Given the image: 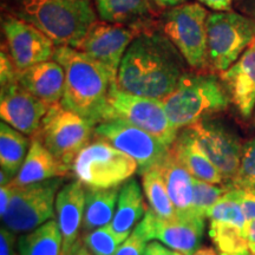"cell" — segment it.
Returning a JSON list of instances; mask_svg holds the SVG:
<instances>
[{"mask_svg":"<svg viewBox=\"0 0 255 255\" xmlns=\"http://www.w3.org/2000/svg\"><path fill=\"white\" fill-rule=\"evenodd\" d=\"M186 60L163 32H139L121 63L117 88L129 94L162 101L186 75Z\"/></svg>","mask_w":255,"mask_h":255,"instance_id":"cell-1","label":"cell"},{"mask_svg":"<svg viewBox=\"0 0 255 255\" xmlns=\"http://www.w3.org/2000/svg\"><path fill=\"white\" fill-rule=\"evenodd\" d=\"M65 71L60 104L94 126L104 122L111 85L109 73L87 53L71 46H57L53 58Z\"/></svg>","mask_w":255,"mask_h":255,"instance_id":"cell-2","label":"cell"},{"mask_svg":"<svg viewBox=\"0 0 255 255\" xmlns=\"http://www.w3.org/2000/svg\"><path fill=\"white\" fill-rule=\"evenodd\" d=\"M1 8L39 28L57 46L77 49L96 21L95 0H1Z\"/></svg>","mask_w":255,"mask_h":255,"instance_id":"cell-3","label":"cell"},{"mask_svg":"<svg viewBox=\"0 0 255 255\" xmlns=\"http://www.w3.org/2000/svg\"><path fill=\"white\" fill-rule=\"evenodd\" d=\"M229 95L215 76L186 73L176 88L162 100L168 119L180 130L205 121L228 108Z\"/></svg>","mask_w":255,"mask_h":255,"instance_id":"cell-4","label":"cell"},{"mask_svg":"<svg viewBox=\"0 0 255 255\" xmlns=\"http://www.w3.org/2000/svg\"><path fill=\"white\" fill-rule=\"evenodd\" d=\"M71 171L85 187L109 189L122 187L138 173V164L110 143L97 138L77 155Z\"/></svg>","mask_w":255,"mask_h":255,"instance_id":"cell-5","label":"cell"},{"mask_svg":"<svg viewBox=\"0 0 255 255\" xmlns=\"http://www.w3.org/2000/svg\"><path fill=\"white\" fill-rule=\"evenodd\" d=\"M207 18V9L199 2L175 6L161 15L162 32L196 71L209 66Z\"/></svg>","mask_w":255,"mask_h":255,"instance_id":"cell-6","label":"cell"},{"mask_svg":"<svg viewBox=\"0 0 255 255\" xmlns=\"http://www.w3.org/2000/svg\"><path fill=\"white\" fill-rule=\"evenodd\" d=\"M255 39V19L238 12H214L207 18L209 66L226 71Z\"/></svg>","mask_w":255,"mask_h":255,"instance_id":"cell-7","label":"cell"},{"mask_svg":"<svg viewBox=\"0 0 255 255\" xmlns=\"http://www.w3.org/2000/svg\"><path fill=\"white\" fill-rule=\"evenodd\" d=\"M95 128L91 122L62 104L50 105L36 136L63 163L72 167L77 155L90 143Z\"/></svg>","mask_w":255,"mask_h":255,"instance_id":"cell-8","label":"cell"},{"mask_svg":"<svg viewBox=\"0 0 255 255\" xmlns=\"http://www.w3.org/2000/svg\"><path fill=\"white\" fill-rule=\"evenodd\" d=\"M64 177L14 187L2 226L13 232L28 233L56 218V197L64 186Z\"/></svg>","mask_w":255,"mask_h":255,"instance_id":"cell-9","label":"cell"},{"mask_svg":"<svg viewBox=\"0 0 255 255\" xmlns=\"http://www.w3.org/2000/svg\"><path fill=\"white\" fill-rule=\"evenodd\" d=\"M119 119L157 137L168 146L173 145L178 135L168 119L162 101L129 94L117 85H111L105 121Z\"/></svg>","mask_w":255,"mask_h":255,"instance_id":"cell-10","label":"cell"},{"mask_svg":"<svg viewBox=\"0 0 255 255\" xmlns=\"http://www.w3.org/2000/svg\"><path fill=\"white\" fill-rule=\"evenodd\" d=\"M95 136L135 159L139 175L158 167L171 148L151 133L119 119L97 124Z\"/></svg>","mask_w":255,"mask_h":255,"instance_id":"cell-11","label":"cell"},{"mask_svg":"<svg viewBox=\"0 0 255 255\" xmlns=\"http://www.w3.org/2000/svg\"><path fill=\"white\" fill-rule=\"evenodd\" d=\"M138 33L139 31L131 26L96 20L77 49L101 64L116 85L123 57Z\"/></svg>","mask_w":255,"mask_h":255,"instance_id":"cell-12","label":"cell"},{"mask_svg":"<svg viewBox=\"0 0 255 255\" xmlns=\"http://www.w3.org/2000/svg\"><path fill=\"white\" fill-rule=\"evenodd\" d=\"M1 27L8 55L18 71L53 58L56 44L39 28L5 13Z\"/></svg>","mask_w":255,"mask_h":255,"instance_id":"cell-13","label":"cell"},{"mask_svg":"<svg viewBox=\"0 0 255 255\" xmlns=\"http://www.w3.org/2000/svg\"><path fill=\"white\" fill-rule=\"evenodd\" d=\"M146 241L156 240L183 255H193L200 250L205 232V219L191 216L187 219H159L149 208L135 228Z\"/></svg>","mask_w":255,"mask_h":255,"instance_id":"cell-14","label":"cell"},{"mask_svg":"<svg viewBox=\"0 0 255 255\" xmlns=\"http://www.w3.org/2000/svg\"><path fill=\"white\" fill-rule=\"evenodd\" d=\"M188 128L201 150L218 168L225 183L231 182L238 173L244 149L239 137L218 122L201 121Z\"/></svg>","mask_w":255,"mask_h":255,"instance_id":"cell-15","label":"cell"},{"mask_svg":"<svg viewBox=\"0 0 255 255\" xmlns=\"http://www.w3.org/2000/svg\"><path fill=\"white\" fill-rule=\"evenodd\" d=\"M0 117L2 122L26 136H36L50 105L21 87L18 82L1 88Z\"/></svg>","mask_w":255,"mask_h":255,"instance_id":"cell-16","label":"cell"},{"mask_svg":"<svg viewBox=\"0 0 255 255\" xmlns=\"http://www.w3.org/2000/svg\"><path fill=\"white\" fill-rule=\"evenodd\" d=\"M87 190L81 181L75 180L64 184L56 197V220L63 237L62 253L68 254L79 242Z\"/></svg>","mask_w":255,"mask_h":255,"instance_id":"cell-17","label":"cell"},{"mask_svg":"<svg viewBox=\"0 0 255 255\" xmlns=\"http://www.w3.org/2000/svg\"><path fill=\"white\" fill-rule=\"evenodd\" d=\"M220 78L241 116L251 117L255 108V39Z\"/></svg>","mask_w":255,"mask_h":255,"instance_id":"cell-18","label":"cell"},{"mask_svg":"<svg viewBox=\"0 0 255 255\" xmlns=\"http://www.w3.org/2000/svg\"><path fill=\"white\" fill-rule=\"evenodd\" d=\"M17 81L46 104H58L63 97L65 71L58 62L51 59L18 71Z\"/></svg>","mask_w":255,"mask_h":255,"instance_id":"cell-19","label":"cell"},{"mask_svg":"<svg viewBox=\"0 0 255 255\" xmlns=\"http://www.w3.org/2000/svg\"><path fill=\"white\" fill-rule=\"evenodd\" d=\"M72 171L69 165L51 154L38 137H33L23 167L11 183L14 187L27 186L51 178L66 177Z\"/></svg>","mask_w":255,"mask_h":255,"instance_id":"cell-20","label":"cell"},{"mask_svg":"<svg viewBox=\"0 0 255 255\" xmlns=\"http://www.w3.org/2000/svg\"><path fill=\"white\" fill-rule=\"evenodd\" d=\"M159 169L163 175L171 202L176 209L177 219L196 216L193 213L194 176L176 158L171 148L163 162L159 164Z\"/></svg>","mask_w":255,"mask_h":255,"instance_id":"cell-21","label":"cell"},{"mask_svg":"<svg viewBox=\"0 0 255 255\" xmlns=\"http://www.w3.org/2000/svg\"><path fill=\"white\" fill-rule=\"evenodd\" d=\"M152 0H95L101 20L131 26L139 32L150 27L156 17Z\"/></svg>","mask_w":255,"mask_h":255,"instance_id":"cell-22","label":"cell"},{"mask_svg":"<svg viewBox=\"0 0 255 255\" xmlns=\"http://www.w3.org/2000/svg\"><path fill=\"white\" fill-rule=\"evenodd\" d=\"M148 209L138 181L131 177L121 187L116 213L109 227L126 241L144 218Z\"/></svg>","mask_w":255,"mask_h":255,"instance_id":"cell-23","label":"cell"},{"mask_svg":"<svg viewBox=\"0 0 255 255\" xmlns=\"http://www.w3.org/2000/svg\"><path fill=\"white\" fill-rule=\"evenodd\" d=\"M171 151L197 180L213 184L225 183L218 168L210 162L207 155L197 145L189 128H184L178 133L171 145Z\"/></svg>","mask_w":255,"mask_h":255,"instance_id":"cell-24","label":"cell"},{"mask_svg":"<svg viewBox=\"0 0 255 255\" xmlns=\"http://www.w3.org/2000/svg\"><path fill=\"white\" fill-rule=\"evenodd\" d=\"M85 190L87 197L82 223V237L95 229L110 226L116 213L121 187L109 189L85 187Z\"/></svg>","mask_w":255,"mask_h":255,"instance_id":"cell-25","label":"cell"},{"mask_svg":"<svg viewBox=\"0 0 255 255\" xmlns=\"http://www.w3.org/2000/svg\"><path fill=\"white\" fill-rule=\"evenodd\" d=\"M19 255H62L63 237L56 218L18 239Z\"/></svg>","mask_w":255,"mask_h":255,"instance_id":"cell-26","label":"cell"},{"mask_svg":"<svg viewBox=\"0 0 255 255\" xmlns=\"http://www.w3.org/2000/svg\"><path fill=\"white\" fill-rule=\"evenodd\" d=\"M31 142L28 137L21 133L7 123L0 124V164L1 170L12 178L17 176L25 158H26Z\"/></svg>","mask_w":255,"mask_h":255,"instance_id":"cell-27","label":"cell"},{"mask_svg":"<svg viewBox=\"0 0 255 255\" xmlns=\"http://www.w3.org/2000/svg\"><path fill=\"white\" fill-rule=\"evenodd\" d=\"M142 176L143 193L149 203V208L163 220L177 219L176 209L169 196L167 186H165L163 175L161 173L159 165L145 171Z\"/></svg>","mask_w":255,"mask_h":255,"instance_id":"cell-28","label":"cell"},{"mask_svg":"<svg viewBox=\"0 0 255 255\" xmlns=\"http://www.w3.org/2000/svg\"><path fill=\"white\" fill-rule=\"evenodd\" d=\"M209 237L220 254L237 255L248 252L250 241L246 233L233 225L210 221Z\"/></svg>","mask_w":255,"mask_h":255,"instance_id":"cell-29","label":"cell"},{"mask_svg":"<svg viewBox=\"0 0 255 255\" xmlns=\"http://www.w3.org/2000/svg\"><path fill=\"white\" fill-rule=\"evenodd\" d=\"M242 194H244V190L241 189H235V188L229 189L212 207V209L207 214V218L210 221H218L233 225L246 233L247 221L241 207Z\"/></svg>","mask_w":255,"mask_h":255,"instance_id":"cell-30","label":"cell"},{"mask_svg":"<svg viewBox=\"0 0 255 255\" xmlns=\"http://www.w3.org/2000/svg\"><path fill=\"white\" fill-rule=\"evenodd\" d=\"M231 189L227 184H213L200 181L194 177L193 213L199 218H207V214L227 191Z\"/></svg>","mask_w":255,"mask_h":255,"instance_id":"cell-31","label":"cell"},{"mask_svg":"<svg viewBox=\"0 0 255 255\" xmlns=\"http://www.w3.org/2000/svg\"><path fill=\"white\" fill-rule=\"evenodd\" d=\"M231 188L255 193V138L244 144L238 173L229 183Z\"/></svg>","mask_w":255,"mask_h":255,"instance_id":"cell-32","label":"cell"},{"mask_svg":"<svg viewBox=\"0 0 255 255\" xmlns=\"http://www.w3.org/2000/svg\"><path fill=\"white\" fill-rule=\"evenodd\" d=\"M82 241L92 255H115L124 242L109 226L88 233Z\"/></svg>","mask_w":255,"mask_h":255,"instance_id":"cell-33","label":"cell"},{"mask_svg":"<svg viewBox=\"0 0 255 255\" xmlns=\"http://www.w3.org/2000/svg\"><path fill=\"white\" fill-rule=\"evenodd\" d=\"M146 241L136 229L128 237L126 241L121 245L115 255H144Z\"/></svg>","mask_w":255,"mask_h":255,"instance_id":"cell-34","label":"cell"},{"mask_svg":"<svg viewBox=\"0 0 255 255\" xmlns=\"http://www.w3.org/2000/svg\"><path fill=\"white\" fill-rule=\"evenodd\" d=\"M18 69L12 62L11 57L8 55V51L1 47V53H0V87H6V85L12 84L17 81Z\"/></svg>","mask_w":255,"mask_h":255,"instance_id":"cell-35","label":"cell"},{"mask_svg":"<svg viewBox=\"0 0 255 255\" xmlns=\"http://www.w3.org/2000/svg\"><path fill=\"white\" fill-rule=\"evenodd\" d=\"M15 234L5 226L0 229V255H15Z\"/></svg>","mask_w":255,"mask_h":255,"instance_id":"cell-36","label":"cell"},{"mask_svg":"<svg viewBox=\"0 0 255 255\" xmlns=\"http://www.w3.org/2000/svg\"><path fill=\"white\" fill-rule=\"evenodd\" d=\"M241 207L244 210L247 225L255 220V193L244 190L241 197Z\"/></svg>","mask_w":255,"mask_h":255,"instance_id":"cell-37","label":"cell"},{"mask_svg":"<svg viewBox=\"0 0 255 255\" xmlns=\"http://www.w3.org/2000/svg\"><path fill=\"white\" fill-rule=\"evenodd\" d=\"M144 255H183V254L171 250V248L167 247L165 245L161 244L159 241H151L146 245Z\"/></svg>","mask_w":255,"mask_h":255,"instance_id":"cell-38","label":"cell"},{"mask_svg":"<svg viewBox=\"0 0 255 255\" xmlns=\"http://www.w3.org/2000/svg\"><path fill=\"white\" fill-rule=\"evenodd\" d=\"M13 190L14 186L12 183L5 184V186H1V188H0V215H1V218H4L6 212H7Z\"/></svg>","mask_w":255,"mask_h":255,"instance_id":"cell-39","label":"cell"},{"mask_svg":"<svg viewBox=\"0 0 255 255\" xmlns=\"http://www.w3.org/2000/svg\"><path fill=\"white\" fill-rule=\"evenodd\" d=\"M197 1L215 12H227L231 11L233 0H197Z\"/></svg>","mask_w":255,"mask_h":255,"instance_id":"cell-40","label":"cell"},{"mask_svg":"<svg viewBox=\"0 0 255 255\" xmlns=\"http://www.w3.org/2000/svg\"><path fill=\"white\" fill-rule=\"evenodd\" d=\"M152 2L156 6L162 8H171L175 7V6L182 5L186 2V0H152Z\"/></svg>","mask_w":255,"mask_h":255,"instance_id":"cell-41","label":"cell"},{"mask_svg":"<svg viewBox=\"0 0 255 255\" xmlns=\"http://www.w3.org/2000/svg\"><path fill=\"white\" fill-rule=\"evenodd\" d=\"M246 234H247L248 241L255 242V220L247 225Z\"/></svg>","mask_w":255,"mask_h":255,"instance_id":"cell-42","label":"cell"},{"mask_svg":"<svg viewBox=\"0 0 255 255\" xmlns=\"http://www.w3.org/2000/svg\"><path fill=\"white\" fill-rule=\"evenodd\" d=\"M245 11L247 14H250L252 18L255 19V0H248L244 6Z\"/></svg>","mask_w":255,"mask_h":255,"instance_id":"cell-43","label":"cell"},{"mask_svg":"<svg viewBox=\"0 0 255 255\" xmlns=\"http://www.w3.org/2000/svg\"><path fill=\"white\" fill-rule=\"evenodd\" d=\"M193 255H218V253H216L213 248L205 247V248H200V250H197Z\"/></svg>","mask_w":255,"mask_h":255,"instance_id":"cell-44","label":"cell"},{"mask_svg":"<svg viewBox=\"0 0 255 255\" xmlns=\"http://www.w3.org/2000/svg\"><path fill=\"white\" fill-rule=\"evenodd\" d=\"M75 255H92L90 252H89V250L87 247L84 246V244H83V241H81V245H79L77 251H76Z\"/></svg>","mask_w":255,"mask_h":255,"instance_id":"cell-45","label":"cell"},{"mask_svg":"<svg viewBox=\"0 0 255 255\" xmlns=\"http://www.w3.org/2000/svg\"><path fill=\"white\" fill-rule=\"evenodd\" d=\"M248 252H250V255H255V242H250Z\"/></svg>","mask_w":255,"mask_h":255,"instance_id":"cell-46","label":"cell"},{"mask_svg":"<svg viewBox=\"0 0 255 255\" xmlns=\"http://www.w3.org/2000/svg\"><path fill=\"white\" fill-rule=\"evenodd\" d=\"M81 241H82V240H79V242L77 244V246H76V248L71 252V253H68V254H64V253H62V255H75V253H76V251H77L78 246H79V245H81Z\"/></svg>","mask_w":255,"mask_h":255,"instance_id":"cell-47","label":"cell"},{"mask_svg":"<svg viewBox=\"0 0 255 255\" xmlns=\"http://www.w3.org/2000/svg\"><path fill=\"white\" fill-rule=\"evenodd\" d=\"M220 255H227V254H220ZM237 255H250V252H247V253H244V254H237Z\"/></svg>","mask_w":255,"mask_h":255,"instance_id":"cell-48","label":"cell"}]
</instances>
